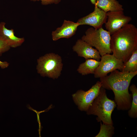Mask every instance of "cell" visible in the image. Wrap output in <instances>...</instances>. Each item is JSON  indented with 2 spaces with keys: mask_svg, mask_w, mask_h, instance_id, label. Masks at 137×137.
<instances>
[{
  "mask_svg": "<svg viewBox=\"0 0 137 137\" xmlns=\"http://www.w3.org/2000/svg\"><path fill=\"white\" fill-rule=\"evenodd\" d=\"M9 64L7 62H2L0 60V67L4 69L9 66Z\"/></svg>",
  "mask_w": 137,
  "mask_h": 137,
  "instance_id": "cell-20",
  "label": "cell"
},
{
  "mask_svg": "<svg viewBox=\"0 0 137 137\" xmlns=\"http://www.w3.org/2000/svg\"><path fill=\"white\" fill-rule=\"evenodd\" d=\"M10 47L7 42L0 37V56L3 53L8 50Z\"/></svg>",
  "mask_w": 137,
  "mask_h": 137,
  "instance_id": "cell-18",
  "label": "cell"
},
{
  "mask_svg": "<svg viewBox=\"0 0 137 137\" xmlns=\"http://www.w3.org/2000/svg\"><path fill=\"white\" fill-rule=\"evenodd\" d=\"M137 74V72H125L116 70L109 75L99 78L102 87L113 91L117 110L128 111L130 108L132 95L129 88L131 80Z\"/></svg>",
  "mask_w": 137,
  "mask_h": 137,
  "instance_id": "cell-1",
  "label": "cell"
},
{
  "mask_svg": "<svg viewBox=\"0 0 137 137\" xmlns=\"http://www.w3.org/2000/svg\"><path fill=\"white\" fill-rule=\"evenodd\" d=\"M90 1L92 4L95 5L96 3V0H90Z\"/></svg>",
  "mask_w": 137,
  "mask_h": 137,
  "instance_id": "cell-21",
  "label": "cell"
},
{
  "mask_svg": "<svg viewBox=\"0 0 137 137\" xmlns=\"http://www.w3.org/2000/svg\"><path fill=\"white\" fill-rule=\"evenodd\" d=\"M99 63L100 61L94 59H86L85 62L79 65L77 71L82 75L94 74Z\"/></svg>",
  "mask_w": 137,
  "mask_h": 137,
  "instance_id": "cell-14",
  "label": "cell"
},
{
  "mask_svg": "<svg viewBox=\"0 0 137 137\" xmlns=\"http://www.w3.org/2000/svg\"><path fill=\"white\" fill-rule=\"evenodd\" d=\"M31 1H41V3L43 5H47L51 4H59L61 0H30Z\"/></svg>",
  "mask_w": 137,
  "mask_h": 137,
  "instance_id": "cell-19",
  "label": "cell"
},
{
  "mask_svg": "<svg viewBox=\"0 0 137 137\" xmlns=\"http://www.w3.org/2000/svg\"><path fill=\"white\" fill-rule=\"evenodd\" d=\"M116 107L114 100L108 98L106 89L101 87L98 95L86 112L87 115L97 116L96 119L97 122H102L105 124L113 125L111 115Z\"/></svg>",
  "mask_w": 137,
  "mask_h": 137,
  "instance_id": "cell-3",
  "label": "cell"
},
{
  "mask_svg": "<svg viewBox=\"0 0 137 137\" xmlns=\"http://www.w3.org/2000/svg\"><path fill=\"white\" fill-rule=\"evenodd\" d=\"M110 48L113 54L125 63L137 49V28L128 24L111 35Z\"/></svg>",
  "mask_w": 137,
  "mask_h": 137,
  "instance_id": "cell-2",
  "label": "cell"
},
{
  "mask_svg": "<svg viewBox=\"0 0 137 137\" xmlns=\"http://www.w3.org/2000/svg\"><path fill=\"white\" fill-rule=\"evenodd\" d=\"M113 125L102 124L100 122V129L95 137H112L114 134Z\"/></svg>",
  "mask_w": 137,
  "mask_h": 137,
  "instance_id": "cell-17",
  "label": "cell"
},
{
  "mask_svg": "<svg viewBox=\"0 0 137 137\" xmlns=\"http://www.w3.org/2000/svg\"><path fill=\"white\" fill-rule=\"evenodd\" d=\"M94 11L87 15L80 18L77 22L80 25H87L97 29L102 27L107 19V13L95 5Z\"/></svg>",
  "mask_w": 137,
  "mask_h": 137,
  "instance_id": "cell-9",
  "label": "cell"
},
{
  "mask_svg": "<svg viewBox=\"0 0 137 137\" xmlns=\"http://www.w3.org/2000/svg\"><path fill=\"white\" fill-rule=\"evenodd\" d=\"M107 15L108 20L105 23V27L111 35L128 24L132 20L131 17L124 14L123 11H109Z\"/></svg>",
  "mask_w": 137,
  "mask_h": 137,
  "instance_id": "cell-8",
  "label": "cell"
},
{
  "mask_svg": "<svg viewBox=\"0 0 137 137\" xmlns=\"http://www.w3.org/2000/svg\"><path fill=\"white\" fill-rule=\"evenodd\" d=\"M111 35L102 27L98 29H88L81 39L95 48L101 56L112 53L110 48Z\"/></svg>",
  "mask_w": 137,
  "mask_h": 137,
  "instance_id": "cell-4",
  "label": "cell"
},
{
  "mask_svg": "<svg viewBox=\"0 0 137 137\" xmlns=\"http://www.w3.org/2000/svg\"><path fill=\"white\" fill-rule=\"evenodd\" d=\"M124 63L113 54H107L101 56L99 64L94 74L95 78L103 77L114 71L118 70L122 71Z\"/></svg>",
  "mask_w": 137,
  "mask_h": 137,
  "instance_id": "cell-7",
  "label": "cell"
},
{
  "mask_svg": "<svg viewBox=\"0 0 137 137\" xmlns=\"http://www.w3.org/2000/svg\"><path fill=\"white\" fill-rule=\"evenodd\" d=\"M101 87V82L98 81L88 90L85 91L80 90L72 95L73 100L79 110L87 111L98 95Z\"/></svg>",
  "mask_w": 137,
  "mask_h": 137,
  "instance_id": "cell-6",
  "label": "cell"
},
{
  "mask_svg": "<svg viewBox=\"0 0 137 137\" xmlns=\"http://www.w3.org/2000/svg\"><path fill=\"white\" fill-rule=\"evenodd\" d=\"M122 72L128 73L137 72V49L134 51L128 59L124 63Z\"/></svg>",
  "mask_w": 137,
  "mask_h": 137,
  "instance_id": "cell-16",
  "label": "cell"
},
{
  "mask_svg": "<svg viewBox=\"0 0 137 137\" xmlns=\"http://www.w3.org/2000/svg\"><path fill=\"white\" fill-rule=\"evenodd\" d=\"M129 89L132 93V101L130 108L128 110V115L131 118H137V88L135 85L133 84Z\"/></svg>",
  "mask_w": 137,
  "mask_h": 137,
  "instance_id": "cell-15",
  "label": "cell"
},
{
  "mask_svg": "<svg viewBox=\"0 0 137 137\" xmlns=\"http://www.w3.org/2000/svg\"><path fill=\"white\" fill-rule=\"evenodd\" d=\"M94 5L106 13L124 10L122 5L116 0H96Z\"/></svg>",
  "mask_w": 137,
  "mask_h": 137,
  "instance_id": "cell-13",
  "label": "cell"
},
{
  "mask_svg": "<svg viewBox=\"0 0 137 137\" xmlns=\"http://www.w3.org/2000/svg\"><path fill=\"white\" fill-rule=\"evenodd\" d=\"M81 39L77 40L72 49L76 52L78 56L86 59H94L100 60L101 56L98 51Z\"/></svg>",
  "mask_w": 137,
  "mask_h": 137,
  "instance_id": "cell-10",
  "label": "cell"
},
{
  "mask_svg": "<svg viewBox=\"0 0 137 137\" xmlns=\"http://www.w3.org/2000/svg\"><path fill=\"white\" fill-rule=\"evenodd\" d=\"M5 24L3 22L0 23V37L7 42L11 47L15 48L21 46L24 41V38L16 37L14 30L6 28Z\"/></svg>",
  "mask_w": 137,
  "mask_h": 137,
  "instance_id": "cell-12",
  "label": "cell"
},
{
  "mask_svg": "<svg viewBox=\"0 0 137 137\" xmlns=\"http://www.w3.org/2000/svg\"><path fill=\"white\" fill-rule=\"evenodd\" d=\"M37 62V72L41 76L55 79L60 75L63 64L61 57L58 54H46L39 58Z\"/></svg>",
  "mask_w": 137,
  "mask_h": 137,
  "instance_id": "cell-5",
  "label": "cell"
},
{
  "mask_svg": "<svg viewBox=\"0 0 137 137\" xmlns=\"http://www.w3.org/2000/svg\"><path fill=\"white\" fill-rule=\"evenodd\" d=\"M79 26V24L77 22L64 20L61 27L52 31L53 40L56 41L61 38H68L71 37L75 34Z\"/></svg>",
  "mask_w": 137,
  "mask_h": 137,
  "instance_id": "cell-11",
  "label": "cell"
}]
</instances>
